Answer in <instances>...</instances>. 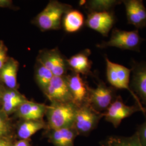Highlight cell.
<instances>
[{"label":"cell","instance_id":"6da1fadb","mask_svg":"<svg viewBox=\"0 0 146 146\" xmlns=\"http://www.w3.org/2000/svg\"><path fill=\"white\" fill-rule=\"evenodd\" d=\"M78 107L72 102H50V105L47 106L45 115L47 129H57L73 127Z\"/></svg>","mask_w":146,"mask_h":146},{"label":"cell","instance_id":"7a4b0ae2","mask_svg":"<svg viewBox=\"0 0 146 146\" xmlns=\"http://www.w3.org/2000/svg\"><path fill=\"white\" fill-rule=\"evenodd\" d=\"M70 9V5L51 1L35 17L33 23L43 31L59 29L63 16Z\"/></svg>","mask_w":146,"mask_h":146},{"label":"cell","instance_id":"3957f363","mask_svg":"<svg viewBox=\"0 0 146 146\" xmlns=\"http://www.w3.org/2000/svg\"><path fill=\"white\" fill-rule=\"evenodd\" d=\"M106 64V76L110 86L118 89H125L128 90L142 110V113L146 117V110L141 104L140 100L131 90L130 87V78L131 69L128 68L120 64L113 62L105 56Z\"/></svg>","mask_w":146,"mask_h":146},{"label":"cell","instance_id":"277c9868","mask_svg":"<svg viewBox=\"0 0 146 146\" xmlns=\"http://www.w3.org/2000/svg\"><path fill=\"white\" fill-rule=\"evenodd\" d=\"M143 41L138 29L126 31L115 28L112 30L109 40L101 42L97 47L99 48L115 47L121 50L140 52Z\"/></svg>","mask_w":146,"mask_h":146},{"label":"cell","instance_id":"5b68a950","mask_svg":"<svg viewBox=\"0 0 146 146\" xmlns=\"http://www.w3.org/2000/svg\"><path fill=\"white\" fill-rule=\"evenodd\" d=\"M104 113L94 110L88 104L78 107L73 127L78 135L88 136L95 129Z\"/></svg>","mask_w":146,"mask_h":146},{"label":"cell","instance_id":"8992f818","mask_svg":"<svg viewBox=\"0 0 146 146\" xmlns=\"http://www.w3.org/2000/svg\"><path fill=\"white\" fill-rule=\"evenodd\" d=\"M118 95L117 89L100 81L96 88L89 87L88 104L96 111L104 113Z\"/></svg>","mask_w":146,"mask_h":146},{"label":"cell","instance_id":"52a82bcc","mask_svg":"<svg viewBox=\"0 0 146 146\" xmlns=\"http://www.w3.org/2000/svg\"><path fill=\"white\" fill-rule=\"evenodd\" d=\"M142 110L135 103L132 106H128L124 103L121 96L119 95L104 113V120L110 122L115 128H117L122 120L130 117L136 112Z\"/></svg>","mask_w":146,"mask_h":146},{"label":"cell","instance_id":"ba28073f","mask_svg":"<svg viewBox=\"0 0 146 146\" xmlns=\"http://www.w3.org/2000/svg\"><path fill=\"white\" fill-rule=\"evenodd\" d=\"M131 65V90L140 100L146 110V62L133 60Z\"/></svg>","mask_w":146,"mask_h":146},{"label":"cell","instance_id":"9c48e42d","mask_svg":"<svg viewBox=\"0 0 146 146\" xmlns=\"http://www.w3.org/2000/svg\"><path fill=\"white\" fill-rule=\"evenodd\" d=\"M116 17L113 11L90 12L86 21L87 26L102 36H108L116 23Z\"/></svg>","mask_w":146,"mask_h":146},{"label":"cell","instance_id":"30bf717a","mask_svg":"<svg viewBox=\"0 0 146 146\" xmlns=\"http://www.w3.org/2000/svg\"><path fill=\"white\" fill-rule=\"evenodd\" d=\"M43 93L50 102H73L67 78L65 76H54Z\"/></svg>","mask_w":146,"mask_h":146},{"label":"cell","instance_id":"8fae6325","mask_svg":"<svg viewBox=\"0 0 146 146\" xmlns=\"http://www.w3.org/2000/svg\"><path fill=\"white\" fill-rule=\"evenodd\" d=\"M37 61L42 63L56 76H64L67 70V61L56 49L43 51L39 55Z\"/></svg>","mask_w":146,"mask_h":146},{"label":"cell","instance_id":"7c38bea8","mask_svg":"<svg viewBox=\"0 0 146 146\" xmlns=\"http://www.w3.org/2000/svg\"><path fill=\"white\" fill-rule=\"evenodd\" d=\"M122 3L125 7L128 23L136 29L146 27V8L142 0H125Z\"/></svg>","mask_w":146,"mask_h":146},{"label":"cell","instance_id":"4fadbf2b","mask_svg":"<svg viewBox=\"0 0 146 146\" xmlns=\"http://www.w3.org/2000/svg\"><path fill=\"white\" fill-rule=\"evenodd\" d=\"M43 135L54 146H75L74 141L78 135L74 127L57 129H46Z\"/></svg>","mask_w":146,"mask_h":146},{"label":"cell","instance_id":"5bb4252c","mask_svg":"<svg viewBox=\"0 0 146 146\" xmlns=\"http://www.w3.org/2000/svg\"><path fill=\"white\" fill-rule=\"evenodd\" d=\"M47 105L28 100L21 104L13 118L17 120H41L46 115Z\"/></svg>","mask_w":146,"mask_h":146},{"label":"cell","instance_id":"9a60e30c","mask_svg":"<svg viewBox=\"0 0 146 146\" xmlns=\"http://www.w3.org/2000/svg\"><path fill=\"white\" fill-rule=\"evenodd\" d=\"M67 78L73 103L78 107L88 104L89 87L80 75L74 73Z\"/></svg>","mask_w":146,"mask_h":146},{"label":"cell","instance_id":"2e32d148","mask_svg":"<svg viewBox=\"0 0 146 146\" xmlns=\"http://www.w3.org/2000/svg\"><path fill=\"white\" fill-rule=\"evenodd\" d=\"M47 128L44 120H17L14 122L15 136L16 140H29L32 136L41 130Z\"/></svg>","mask_w":146,"mask_h":146},{"label":"cell","instance_id":"e0dca14e","mask_svg":"<svg viewBox=\"0 0 146 146\" xmlns=\"http://www.w3.org/2000/svg\"><path fill=\"white\" fill-rule=\"evenodd\" d=\"M28 100L18 89L5 88L0 109L8 116H11L15 113L21 104Z\"/></svg>","mask_w":146,"mask_h":146},{"label":"cell","instance_id":"ac0fdd59","mask_svg":"<svg viewBox=\"0 0 146 146\" xmlns=\"http://www.w3.org/2000/svg\"><path fill=\"white\" fill-rule=\"evenodd\" d=\"M19 62L14 58L9 57L0 69V81L7 88H18L17 81Z\"/></svg>","mask_w":146,"mask_h":146},{"label":"cell","instance_id":"d6986e66","mask_svg":"<svg viewBox=\"0 0 146 146\" xmlns=\"http://www.w3.org/2000/svg\"><path fill=\"white\" fill-rule=\"evenodd\" d=\"M90 50L85 49L66 60L68 66L74 73L87 75L91 73L92 62L89 59Z\"/></svg>","mask_w":146,"mask_h":146},{"label":"cell","instance_id":"ffe728a7","mask_svg":"<svg viewBox=\"0 0 146 146\" xmlns=\"http://www.w3.org/2000/svg\"><path fill=\"white\" fill-rule=\"evenodd\" d=\"M84 17L83 14L78 10H69L63 17V26L64 30L69 33L78 31L83 27Z\"/></svg>","mask_w":146,"mask_h":146},{"label":"cell","instance_id":"44dd1931","mask_svg":"<svg viewBox=\"0 0 146 146\" xmlns=\"http://www.w3.org/2000/svg\"><path fill=\"white\" fill-rule=\"evenodd\" d=\"M100 146H141L135 132L132 135L108 136L100 141Z\"/></svg>","mask_w":146,"mask_h":146},{"label":"cell","instance_id":"7402d4cb","mask_svg":"<svg viewBox=\"0 0 146 146\" xmlns=\"http://www.w3.org/2000/svg\"><path fill=\"white\" fill-rule=\"evenodd\" d=\"M122 3L120 0H92L86 1L85 6L90 13L110 11Z\"/></svg>","mask_w":146,"mask_h":146},{"label":"cell","instance_id":"603a6c76","mask_svg":"<svg viewBox=\"0 0 146 146\" xmlns=\"http://www.w3.org/2000/svg\"><path fill=\"white\" fill-rule=\"evenodd\" d=\"M37 62L35 72V80L39 88L44 93L53 78L54 75L42 63L37 60Z\"/></svg>","mask_w":146,"mask_h":146},{"label":"cell","instance_id":"cb8c5ba5","mask_svg":"<svg viewBox=\"0 0 146 146\" xmlns=\"http://www.w3.org/2000/svg\"><path fill=\"white\" fill-rule=\"evenodd\" d=\"M15 138L14 122L0 109V139Z\"/></svg>","mask_w":146,"mask_h":146},{"label":"cell","instance_id":"d4e9b609","mask_svg":"<svg viewBox=\"0 0 146 146\" xmlns=\"http://www.w3.org/2000/svg\"><path fill=\"white\" fill-rule=\"evenodd\" d=\"M135 133L141 146H146V119L142 123L137 125Z\"/></svg>","mask_w":146,"mask_h":146},{"label":"cell","instance_id":"484cf974","mask_svg":"<svg viewBox=\"0 0 146 146\" xmlns=\"http://www.w3.org/2000/svg\"><path fill=\"white\" fill-rule=\"evenodd\" d=\"M8 58V48L3 41L0 40V69L4 66Z\"/></svg>","mask_w":146,"mask_h":146},{"label":"cell","instance_id":"4316f807","mask_svg":"<svg viewBox=\"0 0 146 146\" xmlns=\"http://www.w3.org/2000/svg\"><path fill=\"white\" fill-rule=\"evenodd\" d=\"M12 146H37L32 144L31 139L16 140Z\"/></svg>","mask_w":146,"mask_h":146},{"label":"cell","instance_id":"83f0119b","mask_svg":"<svg viewBox=\"0 0 146 146\" xmlns=\"http://www.w3.org/2000/svg\"><path fill=\"white\" fill-rule=\"evenodd\" d=\"M0 8L15 9V7L11 0H0Z\"/></svg>","mask_w":146,"mask_h":146},{"label":"cell","instance_id":"f1b7e54d","mask_svg":"<svg viewBox=\"0 0 146 146\" xmlns=\"http://www.w3.org/2000/svg\"><path fill=\"white\" fill-rule=\"evenodd\" d=\"M16 140L15 138L0 139V146H12Z\"/></svg>","mask_w":146,"mask_h":146},{"label":"cell","instance_id":"f546056e","mask_svg":"<svg viewBox=\"0 0 146 146\" xmlns=\"http://www.w3.org/2000/svg\"><path fill=\"white\" fill-rule=\"evenodd\" d=\"M6 87L0 81V108L1 106V103H2V96L3 94L5 92V90Z\"/></svg>","mask_w":146,"mask_h":146}]
</instances>
